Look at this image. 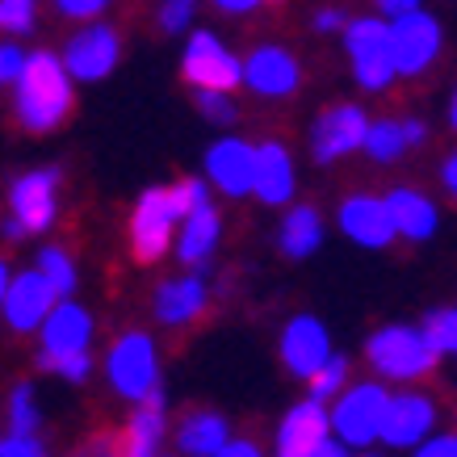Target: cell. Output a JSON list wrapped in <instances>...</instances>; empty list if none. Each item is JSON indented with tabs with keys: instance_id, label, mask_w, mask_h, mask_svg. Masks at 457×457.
Here are the masks:
<instances>
[{
	"instance_id": "obj_1",
	"label": "cell",
	"mask_w": 457,
	"mask_h": 457,
	"mask_svg": "<svg viewBox=\"0 0 457 457\" xmlns=\"http://www.w3.org/2000/svg\"><path fill=\"white\" fill-rule=\"evenodd\" d=\"M71 76L68 63L55 59L51 51H34L26 59V71L13 84L17 101V122L29 135H51L55 126H63V118L71 113Z\"/></svg>"
},
{
	"instance_id": "obj_20",
	"label": "cell",
	"mask_w": 457,
	"mask_h": 457,
	"mask_svg": "<svg viewBox=\"0 0 457 457\" xmlns=\"http://www.w3.org/2000/svg\"><path fill=\"white\" fill-rule=\"evenodd\" d=\"M38 336H42V353H46V357L80 353V348H88V340H93V315H88L80 303L59 298L55 311H51L46 323L38 328Z\"/></svg>"
},
{
	"instance_id": "obj_36",
	"label": "cell",
	"mask_w": 457,
	"mask_h": 457,
	"mask_svg": "<svg viewBox=\"0 0 457 457\" xmlns=\"http://www.w3.org/2000/svg\"><path fill=\"white\" fill-rule=\"evenodd\" d=\"M197 13V0H164L160 4V34H180V29H189Z\"/></svg>"
},
{
	"instance_id": "obj_7",
	"label": "cell",
	"mask_w": 457,
	"mask_h": 457,
	"mask_svg": "<svg viewBox=\"0 0 457 457\" xmlns=\"http://www.w3.org/2000/svg\"><path fill=\"white\" fill-rule=\"evenodd\" d=\"M63 294L55 290V281L42 273L38 264L26 269V273H17L9 278V269H0V303H4V323L13 328V332H38L46 315L55 311V303Z\"/></svg>"
},
{
	"instance_id": "obj_13",
	"label": "cell",
	"mask_w": 457,
	"mask_h": 457,
	"mask_svg": "<svg viewBox=\"0 0 457 457\" xmlns=\"http://www.w3.org/2000/svg\"><path fill=\"white\" fill-rule=\"evenodd\" d=\"M244 84H248L256 97L281 101V97H294V93H298L303 68H298L294 51H286L281 42H261V46L244 59Z\"/></svg>"
},
{
	"instance_id": "obj_38",
	"label": "cell",
	"mask_w": 457,
	"mask_h": 457,
	"mask_svg": "<svg viewBox=\"0 0 457 457\" xmlns=\"http://www.w3.org/2000/svg\"><path fill=\"white\" fill-rule=\"evenodd\" d=\"M55 9L63 17H76V21H93L110 9V0H55Z\"/></svg>"
},
{
	"instance_id": "obj_12",
	"label": "cell",
	"mask_w": 457,
	"mask_h": 457,
	"mask_svg": "<svg viewBox=\"0 0 457 457\" xmlns=\"http://www.w3.org/2000/svg\"><path fill=\"white\" fill-rule=\"evenodd\" d=\"M180 76L194 88H227L231 93L244 84V63L210 29H194L185 42V55H180Z\"/></svg>"
},
{
	"instance_id": "obj_32",
	"label": "cell",
	"mask_w": 457,
	"mask_h": 457,
	"mask_svg": "<svg viewBox=\"0 0 457 457\" xmlns=\"http://www.w3.org/2000/svg\"><path fill=\"white\" fill-rule=\"evenodd\" d=\"M38 370L63 378V382H84V378L93 374V361H88V348H80V353H59V357L38 353Z\"/></svg>"
},
{
	"instance_id": "obj_42",
	"label": "cell",
	"mask_w": 457,
	"mask_h": 457,
	"mask_svg": "<svg viewBox=\"0 0 457 457\" xmlns=\"http://www.w3.org/2000/svg\"><path fill=\"white\" fill-rule=\"evenodd\" d=\"M264 4H278V0H214V9L227 17H244V13H256Z\"/></svg>"
},
{
	"instance_id": "obj_25",
	"label": "cell",
	"mask_w": 457,
	"mask_h": 457,
	"mask_svg": "<svg viewBox=\"0 0 457 457\" xmlns=\"http://www.w3.org/2000/svg\"><path fill=\"white\" fill-rule=\"evenodd\" d=\"M319 244H323V219H319L315 206H294L278 227V248L281 256H290V261H306V256H315Z\"/></svg>"
},
{
	"instance_id": "obj_26",
	"label": "cell",
	"mask_w": 457,
	"mask_h": 457,
	"mask_svg": "<svg viewBox=\"0 0 457 457\" xmlns=\"http://www.w3.org/2000/svg\"><path fill=\"white\" fill-rule=\"evenodd\" d=\"M227 441H231V432H227V420L219 411H194V416L180 420L177 428L180 453L189 457H219Z\"/></svg>"
},
{
	"instance_id": "obj_37",
	"label": "cell",
	"mask_w": 457,
	"mask_h": 457,
	"mask_svg": "<svg viewBox=\"0 0 457 457\" xmlns=\"http://www.w3.org/2000/svg\"><path fill=\"white\" fill-rule=\"evenodd\" d=\"M0 453L4 457H42L46 445H42L38 432H9V436L0 441Z\"/></svg>"
},
{
	"instance_id": "obj_10",
	"label": "cell",
	"mask_w": 457,
	"mask_h": 457,
	"mask_svg": "<svg viewBox=\"0 0 457 457\" xmlns=\"http://www.w3.org/2000/svg\"><path fill=\"white\" fill-rule=\"evenodd\" d=\"M177 206H172V189H147V194L135 202V214H130V248H135V261L139 264H155L172 248V231H177Z\"/></svg>"
},
{
	"instance_id": "obj_29",
	"label": "cell",
	"mask_w": 457,
	"mask_h": 457,
	"mask_svg": "<svg viewBox=\"0 0 457 457\" xmlns=\"http://www.w3.org/2000/svg\"><path fill=\"white\" fill-rule=\"evenodd\" d=\"M38 269L46 273V278L55 281V290L63 294V298H71V290H76V264H71V256L63 248H42L38 252Z\"/></svg>"
},
{
	"instance_id": "obj_30",
	"label": "cell",
	"mask_w": 457,
	"mask_h": 457,
	"mask_svg": "<svg viewBox=\"0 0 457 457\" xmlns=\"http://www.w3.org/2000/svg\"><path fill=\"white\" fill-rule=\"evenodd\" d=\"M194 105H197V113L214 126L236 122V101H231L227 88H194Z\"/></svg>"
},
{
	"instance_id": "obj_31",
	"label": "cell",
	"mask_w": 457,
	"mask_h": 457,
	"mask_svg": "<svg viewBox=\"0 0 457 457\" xmlns=\"http://www.w3.org/2000/svg\"><path fill=\"white\" fill-rule=\"evenodd\" d=\"M9 432H38V399L29 382L13 386L9 395Z\"/></svg>"
},
{
	"instance_id": "obj_27",
	"label": "cell",
	"mask_w": 457,
	"mask_h": 457,
	"mask_svg": "<svg viewBox=\"0 0 457 457\" xmlns=\"http://www.w3.org/2000/svg\"><path fill=\"white\" fill-rule=\"evenodd\" d=\"M416 147L411 130H407V118H382V122H370V135H365V155L374 164H395Z\"/></svg>"
},
{
	"instance_id": "obj_45",
	"label": "cell",
	"mask_w": 457,
	"mask_h": 457,
	"mask_svg": "<svg viewBox=\"0 0 457 457\" xmlns=\"http://www.w3.org/2000/svg\"><path fill=\"white\" fill-rule=\"evenodd\" d=\"M219 457H256V445L252 441H227Z\"/></svg>"
},
{
	"instance_id": "obj_15",
	"label": "cell",
	"mask_w": 457,
	"mask_h": 457,
	"mask_svg": "<svg viewBox=\"0 0 457 457\" xmlns=\"http://www.w3.org/2000/svg\"><path fill=\"white\" fill-rule=\"evenodd\" d=\"M340 231L365 252H386L399 239V227H395L386 197L374 194H353L340 202Z\"/></svg>"
},
{
	"instance_id": "obj_3",
	"label": "cell",
	"mask_w": 457,
	"mask_h": 457,
	"mask_svg": "<svg viewBox=\"0 0 457 457\" xmlns=\"http://www.w3.org/2000/svg\"><path fill=\"white\" fill-rule=\"evenodd\" d=\"M345 51H348L353 80H357L365 93H382V88L395 84L399 63H395V38H390L386 17H357V21H348Z\"/></svg>"
},
{
	"instance_id": "obj_23",
	"label": "cell",
	"mask_w": 457,
	"mask_h": 457,
	"mask_svg": "<svg viewBox=\"0 0 457 457\" xmlns=\"http://www.w3.org/2000/svg\"><path fill=\"white\" fill-rule=\"evenodd\" d=\"M386 206L395 214V227H399V239H411V244H424V239L436 236L441 227V214L432 206L424 194L416 189H390L386 194Z\"/></svg>"
},
{
	"instance_id": "obj_16",
	"label": "cell",
	"mask_w": 457,
	"mask_h": 457,
	"mask_svg": "<svg viewBox=\"0 0 457 457\" xmlns=\"http://www.w3.org/2000/svg\"><path fill=\"white\" fill-rule=\"evenodd\" d=\"M436 424V403L416 390H399L386 403V420H382V445L390 449H420L432 436Z\"/></svg>"
},
{
	"instance_id": "obj_33",
	"label": "cell",
	"mask_w": 457,
	"mask_h": 457,
	"mask_svg": "<svg viewBox=\"0 0 457 457\" xmlns=\"http://www.w3.org/2000/svg\"><path fill=\"white\" fill-rule=\"evenodd\" d=\"M424 328H428L432 345L441 348L445 357H457V306H441V311H432L424 319Z\"/></svg>"
},
{
	"instance_id": "obj_8",
	"label": "cell",
	"mask_w": 457,
	"mask_h": 457,
	"mask_svg": "<svg viewBox=\"0 0 457 457\" xmlns=\"http://www.w3.org/2000/svg\"><path fill=\"white\" fill-rule=\"evenodd\" d=\"M55 189H59V168H34L9 189V219H4V236L26 239L42 236L55 222Z\"/></svg>"
},
{
	"instance_id": "obj_24",
	"label": "cell",
	"mask_w": 457,
	"mask_h": 457,
	"mask_svg": "<svg viewBox=\"0 0 457 457\" xmlns=\"http://www.w3.org/2000/svg\"><path fill=\"white\" fill-rule=\"evenodd\" d=\"M164 390H155V395H147V399L135 407V416H130V424H126V453L130 457H152L160 453V445H164Z\"/></svg>"
},
{
	"instance_id": "obj_35",
	"label": "cell",
	"mask_w": 457,
	"mask_h": 457,
	"mask_svg": "<svg viewBox=\"0 0 457 457\" xmlns=\"http://www.w3.org/2000/svg\"><path fill=\"white\" fill-rule=\"evenodd\" d=\"M168 189H172V206H177L180 219H189L197 206H206L210 202L206 180H180V185H168Z\"/></svg>"
},
{
	"instance_id": "obj_44",
	"label": "cell",
	"mask_w": 457,
	"mask_h": 457,
	"mask_svg": "<svg viewBox=\"0 0 457 457\" xmlns=\"http://www.w3.org/2000/svg\"><path fill=\"white\" fill-rule=\"evenodd\" d=\"M441 185H445V194H449V197L457 202V152L441 164Z\"/></svg>"
},
{
	"instance_id": "obj_28",
	"label": "cell",
	"mask_w": 457,
	"mask_h": 457,
	"mask_svg": "<svg viewBox=\"0 0 457 457\" xmlns=\"http://www.w3.org/2000/svg\"><path fill=\"white\" fill-rule=\"evenodd\" d=\"M345 382H348V357H340V353H332L315 374L306 378V386H311L315 399H336V395L345 390Z\"/></svg>"
},
{
	"instance_id": "obj_4",
	"label": "cell",
	"mask_w": 457,
	"mask_h": 457,
	"mask_svg": "<svg viewBox=\"0 0 457 457\" xmlns=\"http://www.w3.org/2000/svg\"><path fill=\"white\" fill-rule=\"evenodd\" d=\"M328 399H303L294 403L286 420L278 424V453L281 457H340L348 453V445L336 436L332 428V407H323Z\"/></svg>"
},
{
	"instance_id": "obj_5",
	"label": "cell",
	"mask_w": 457,
	"mask_h": 457,
	"mask_svg": "<svg viewBox=\"0 0 457 457\" xmlns=\"http://www.w3.org/2000/svg\"><path fill=\"white\" fill-rule=\"evenodd\" d=\"M105 378L118 399L143 403L147 395L160 390V357L147 332H122L113 340L110 357H105Z\"/></svg>"
},
{
	"instance_id": "obj_2",
	"label": "cell",
	"mask_w": 457,
	"mask_h": 457,
	"mask_svg": "<svg viewBox=\"0 0 457 457\" xmlns=\"http://www.w3.org/2000/svg\"><path fill=\"white\" fill-rule=\"evenodd\" d=\"M445 353L432 345L428 328H407V323H386L365 340V361L382 382H420L436 370Z\"/></svg>"
},
{
	"instance_id": "obj_46",
	"label": "cell",
	"mask_w": 457,
	"mask_h": 457,
	"mask_svg": "<svg viewBox=\"0 0 457 457\" xmlns=\"http://www.w3.org/2000/svg\"><path fill=\"white\" fill-rule=\"evenodd\" d=\"M449 130L457 135V88H453V101H449Z\"/></svg>"
},
{
	"instance_id": "obj_34",
	"label": "cell",
	"mask_w": 457,
	"mask_h": 457,
	"mask_svg": "<svg viewBox=\"0 0 457 457\" xmlns=\"http://www.w3.org/2000/svg\"><path fill=\"white\" fill-rule=\"evenodd\" d=\"M34 13H38V0H0V29L21 38V34H29L34 21H38Z\"/></svg>"
},
{
	"instance_id": "obj_6",
	"label": "cell",
	"mask_w": 457,
	"mask_h": 457,
	"mask_svg": "<svg viewBox=\"0 0 457 457\" xmlns=\"http://www.w3.org/2000/svg\"><path fill=\"white\" fill-rule=\"evenodd\" d=\"M390 390L382 382H357L345 386L332 403V428L348 449H365V445L382 441V420H386Z\"/></svg>"
},
{
	"instance_id": "obj_14",
	"label": "cell",
	"mask_w": 457,
	"mask_h": 457,
	"mask_svg": "<svg viewBox=\"0 0 457 457\" xmlns=\"http://www.w3.org/2000/svg\"><path fill=\"white\" fill-rule=\"evenodd\" d=\"M118 59H122V38H118V29H110V26H84V29H76L68 38V46H63V63H68V71L80 84L105 80V76L118 68Z\"/></svg>"
},
{
	"instance_id": "obj_39",
	"label": "cell",
	"mask_w": 457,
	"mask_h": 457,
	"mask_svg": "<svg viewBox=\"0 0 457 457\" xmlns=\"http://www.w3.org/2000/svg\"><path fill=\"white\" fill-rule=\"evenodd\" d=\"M26 51H21V46H13V42H9V46H0V80L4 84H17V76H21V71H26Z\"/></svg>"
},
{
	"instance_id": "obj_19",
	"label": "cell",
	"mask_w": 457,
	"mask_h": 457,
	"mask_svg": "<svg viewBox=\"0 0 457 457\" xmlns=\"http://www.w3.org/2000/svg\"><path fill=\"white\" fill-rule=\"evenodd\" d=\"M298 177H294V160L286 152V143H256V189L252 197L264 206H290Z\"/></svg>"
},
{
	"instance_id": "obj_17",
	"label": "cell",
	"mask_w": 457,
	"mask_h": 457,
	"mask_svg": "<svg viewBox=\"0 0 457 457\" xmlns=\"http://www.w3.org/2000/svg\"><path fill=\"white\" fill-rule=\"evenodd\" d=\"M281 365L290 370L294 378H311L323 365V361L332 357V336L328 328L319 323L315 315H294L286 323V332H281Z\"/></svg>"
},
{
	"instance_id": "obj_9",
	"label": "cell",
	"mask_w": 457,
	"mask_h": 457,
	"mask_svg": "<svg viewBox=\"0 0 457 457\" xmlns=\"http://www.w3.org/2000/svg\"><path fill=\"white\" fill-rule=\"evenodd\" d=\"M365 135H370V118L361 105H353V101L328 105L319 113V122L311 126V160L319 168H328L353 152H365Z\"/></svg>"
},
{
	"instance_id": "obj_18",
	"label": "cell",
	"mask_w": 457,
	"mask_h": 457,
	"mask_svg": "<svg viewBox=\"0 0 457 457\" xmlns=\"http://www.w3.org/2000/svg\"><path fill=\"white\" fill-rule=\"evenodd\" d=\"M206 177L227 197H248L256 189V147L244 139H219L206 152Z\"/></svg>"
},
{
	"instance_id": "obj_40",
	"label": "cell",
	"mask_w": 457,
	"mask_h": 457,
	"mask_svg": "<svg viewBox=\"0 0 457 457\" xmlns=\"http://www.w3.org/2000/svg\"><path fill=\"white\" fill-rule=\"evenodd\" d=\"M416 457H457V432H445V436H428V441L416 449Z\"/></svg>"
},
{
	"instance_id": "obj_21",
	"label": "cell",
	"mask_w": 457,
	"mask_h": 457,
	"mask_svg": "<svg viewBox=\"0 0 457 457\" xmlns=\"http://www.w3.org/2000/svg\"><path fill=\"white\" fill-rule=\"evenodd\" d=\"M206 311V281L197 273H185V278H168L160 290H155V319L177 328V323H189Z\"/></svg>"
},
{
	"instance_id": "obj_11",
	"label": "cell",
	"mask_w": 457,
	"mask_h": 457,
	"mask_svg": "<svg viewBox=\"0 0 457 457\" xmlns=\"http://www.w3.org/2000/svg\"><path fill=\"white\" fill-rule=\"evenodd\" d=\"M390 38H395V63H399V76L416 80V76H424V71L441 59L445 29L432 13L416 9V13H403V17L390 21Z\"/></svg>"
},
{
	"instance_id": "obj_41",
	"label": "cell",
	"mask_w": 457,
	"mask_h": 457,
	"mask_svg": "<svg viewBox=\"0 0 457 457\" xmlns=\"http://www.w3.org/2000/svg\"><path fill=\"white\" fill-rule=\"evenodd\" d=\"M311 26H315V34H345V29H348V17L340 13V9H319Z\"/></svg>"
},
{
	"instance_id": "obj_22",
	"label": "cell",
	"mask_w": 457,
	"mask_h": 457,
	"mask_svg": "<svg viewBox=\"0 0 457 457\" xmlns=\"http://www.w3.org/2000/svg\"><path fill=\"white\" fill-rule=\"evenodd\" d=\"M219 236H222V219L210 202L197 206L189 219H180V239H177L180 264L185 269H202L214 256V248H219Z\"/></svg>"
},
{
	"instance_id": "obj_43",
	"label": "cell",
	"mask_w": 457,
	"mask_h": 457,
	"mask_svg": "<svg viewBox=\"0 0 457 457\" xmlns=\"http://www.w3.org/2000/svg\"><path fill=\"white\" fill-rule=\"evenodd\" d=\"M374 9L386 17V21H395V17H403V13H416L420 0H374Z\"/></svg>"
}]
</instances>
